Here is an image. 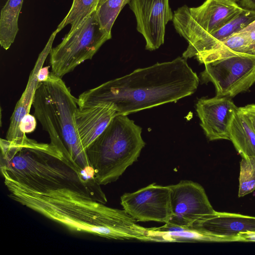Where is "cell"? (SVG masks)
I'll return each instance as SVG.
<instances>
[{"label":"cell","instance_id":"cell-1","mask_svg":"<svg viewBox=\"0 0 255 255\" xmlns=\"http://www.w3.org/2000/svg\"><path fill=\"white\" fill-rule=\"evenodd\" d=\"M0 146L4 180L34 192L69 189L97 202H107L101 185L75 162L68 151L27 136L17 142L1 138Z\"/></svg>","mask_w":255,"mask_h":255},{"label":"cell","instance_id":"cell-2","mask_svg":"<svg viewBox=\"0 0 255 255\" xmlns=\"http://www.w3.org/2000/svg\"><path fill=\"white\" fill-rule=\"evenodd\" d=\"M4 182L11 199L72 232L108 239L150 240V229L136 223L124 210L109 207L69 189L39 193Z\"/></svg>","mask_w":255,"mask_h":255},{"label":"cell","instance_id":"cell-3","mask_svg":"<svg viewBox=\"0 0 255 255\" xmlns=\"http://www.w3.org/2000/svg\"><path fill=\"white\" fill-rule=\"evenodd\" d=\"M199 82L187 59L178 57L89 89L79 96L77 104L83 108L112 103L118 115H128L189 96L196 91Z\"/></svg>","mask_w":255,"mask_h":255},{"label":"cell","instance_id":"cell-4","mask_svg":"<svg viewBox=\"0 0 255 255\" xmlns=\"http://www.w3.org/2000/svg\"><path fill=\"white\" fill-rule=\"evenodd\" d=\"M141 128L127 115H117L86 149L96 182H115L137 160L145 145Z\"/></svg>","mask_w":255,"mask_h":255},{"label":"cell","instance_id":"cell-5","mask_svg":"<svg viewBox=\"0 0 255 255\" xmlns=\"http://www.w3.org/2000/svg\"><path fill=\"white\" fill-rule=\"evenodd\" d=\"M111 37L102 28L96 11L93 12L52 48L49 54L51 72L62 78L85 61L92 59Z\"/></svg>","mask_w":255,"mask_h":255},{"label":"cell","instance_id":"cell-6","mask_svg":"<svg viewBox=\"0 0 255 255\" xmlns=\"http://www.w3.org/2000/svg\"><path fill=\"white\" fill-rule=\"evenodd\" d=\"M204 65L201 79L214 84L216 96L232 99L255 83V54L236 53Z\"/></svg>","mask_w":255,"mask_h":255},{"label":"cell","instance_id":"cell-7","mask_svg":"<svg viewBox=\"0 0 255 255\" xmlns=\"http://www.w3.org/2000/svg\"><path fill=\"white\" fill-rule=\"evenodd\" d=\"M55 104L64 144L75 162L84 170L94 176L77 131L75 114L78 108L77 98L71 94L61 78L50 72L44 82Z\"/></svg>","mask_w":255,"mask_h":255},{"label":"cell","instance_id":"cell-8","mask_svg":"<svg viewBox=\"0 0 255 255\" xmlns=\"http://www.w3.org/2000/svg\"><path fill=\"white\" fill-rule=\"evenodd\" d=\"M169 187L172 216L168 223L190 228L198 221L216 212L200 184L182 180Z\"/></svg>","mask_w":255,"mask_h":255},{"label":"cell","instance_id":"cell-9","mask_svg":"<svg viewBox=\"0 0 255 255\" xmlns=\"http://www.w3.org/2000/svg\"><path fill=\"white\" fill-rule=\"evenodd\" d=\"M125 210L136 222L168 223L172 216L169 186L153 183L121 197Z\"/></svg>","mask_w":255,"mask_h":255},{"label":"cell","instance_id":"cell-10","mask_svg":"<svg viewBox=\"0 0 255 255\" xmlns=\"http://www.w3.org/2000/svg\"><path fill=\"white\" fill-rule=\"evenodd\" d=\"M137 30L144 37L147 50L158 49L164 43L165 27L173 19L169 0H129Z\"/></svg>","mask_w":255,"mask_h":255},{"label":"cell","instance_id":"cell-11","mask_svg":"<svg viewBox=\"0 0 255 255\" xmlns=\"http://www.w3.org/2000/svg\"><path fill=\"white\" fill-rule=\"evenodd\" d=\"M238 108L228 97L215 96L198 101L196 111L200 125L209 140H230L229 127Z\"/></svg>","mask_w":255,"mask_h":255},{"label":"cell","instance_id":"cell-12","mask_svg":"<svg viewBox=\"0 0 255 255\" xmlns=\"http://www.w3.org/2000/svg\"><path fill=\"white\" fill-rule=\"evenodd\" d=\"M56 34L57 32L55 31L52 33L44 49L39 54L30 74L26 88L16 104L5 136V139L9 141H21L26 136V134L23 133L20 130V123L23 118L29 114L35 91L39 84L37 78L38 72L43 67L48 55L50 54Z\"/></svg>","mask_w":255,"mask_h":255},{"label":"cell","instance_id":"cell-13","mask_svg":"<svg viewBox=\"0 0 255 255\" xmlns=\"http://www.w3.org/2000/svg\"><path fill=\"white\" fill-rule=\"evenodd\" d=\"M190 229L215 236L235 238L239 242L240 233H255V217L216 211L196 222Z\"/></svg>","mask_w":255,"mask_h":255},{"label":"cell","instance_id":"cell-14","mask_svg":"<svg viewBox=\"0 0 255 255\" xmlns=\"http://www.w3.org/2000/svg\"><path fill=\"white\" fill-rule=\"evenodd\" d=\"M117 115L116 108L110 103L83 108L78 107L75 120L80 139L85 150Z\"/></svg>","mask_w":255,"mask_h":255},{"label":"cell","instance_id":"cell-15","mask_svg":"<svg viewBox=\"0 0 255 255\" xmlns=\"http://www.w3.org/2000/svg\"><path fill=\"white\" fill-rule=\"evenodd\" d=\"M255 20V11L243 8L242 10L221 28L198 41L189 44L183 52L185 59H196L215 49L221 42L241 31Z\"/></svg>","mask_w":255,"mask_h":255},{"label":"cell","instance_id":"cell-16","mask_svg":"<svg viewBox=\"0 0 255 255\" xmlns=\"http://www.w3.org/2000/svg\"><path fill=\"white\" fill-rule=\"evenodd\" d=\"M32 106L34 116L49 136L50 143L64 151H68L63 140L61 130L55 103L46 85L39 83L35 91Z\"/></svg>","mask_w":255,"mask_h":255},{"label":"cell","instance_id":"cell-17","mask_svg":"<svg viewBox=\"0 0 255 255\" xmlns=\"http://www.w3.org/2000/svg\"><path fill=\"white\" fill-rule=\"evenodd\" d=\"M230 140L242 158L255 156V130L248 116L238 107L229 127Z\"/></svg>","mask_w":255,"mask_h":255},{"label":"cell","instance_id":"cell-18","mask_svg":"<svg viewBox=\"0 0 255 255\" xmlns=\"http://www.w3.org/2000/svg\"><path fill=\"white\" fill-rule=\"evenodd\" d=\"M153 242H236L233 238L219 237L198 230L183 228L169 223L160 227L151 228Z\"/></svg>","mask_w":255,"mask_h":255},{"label":"cell","instance_id":"cell-19","mask_svg":"<svg viewBox=\"0 0 255 255\" xmlns=\"http://www.w3.org/2000/svg\"><path fill=\"white\" fill-rule=\"evenodd\" d=\"M23 0H7L1 10L0 44L5 50L13 43L18 31V19Z\"/></svg>","mask_w":255,"mask_h":255},{"label":"cell","instance_id":"cell-20","mask_svg":"<svg viewBox=\"0 0 255 255\" xmlns=\"http://www.w3.org/2000/svg\"><path fill=\"white\" fill-rule=\"evenodd\" d=\"M236 53L254 54L246 31L241 30L221 42L215 49L197 58L203 64Z\"/></svg>","mask_w":255,"mask_h":255},{"label":"cell","instance_id":"cell-21","mask_svg":"<svg viewBox=\"0 0 255 255\" xmlns=\"http://www.w3.org/2000/svg\"><path fill=\"white\" fill-rule=\"evenodd\" d=\"M100 1V0H73L69 11L56 29L57 32L67 25H71L70 30L76 28L96 10Z\"/></svg>","mask_w":255,"mask_h":255},{"label":"cell","instance_id":"cell-22","mask_svg":"<svg viewBox=\"0 0 255 255\" xmlns=\"http://www.w3.org/2000/svg\"><path fill=\"white\" fill-rule=\"evenodd\" d=\"M129 0H100L96 10L98 20L103 29L111 35L113 25L123 7Z\"/></svg>","mask_w":255,"mask_h":255},{"label":"cell","instance_id":"cell-23","mask_svg":"<svg viewBox=\"0 0 255 255\" xmlns=\"http://www.w3.org/2000/svg\"><path fill=\"white\" fill-rule=\"evenodd\" d=\"M238 196L244 197L255 190V156L242 158Z\"/></svg>","mask_w":255,"mask_h":255},{"label":"cell","instance_id":"cell-24","mask_svg":"<svg viewBox=\"0 0 255 255\" xmlns=\"http://www.w3.org/2000/svg\"><path fill=\"white\" fill-rule=\"evenodd\" d=\"M36 118L30 114L26 115L21 120L19 128L24 134L29 133L34 131L36 128Z\"/></svg>","mask_w":255,"mask_h":255},{"label":"cell","instance_id":"cell-25","mask_svg":"<svg viewBox=\"0 0 255 255\" xmlns=\"http://www.w3.org/2000/svg\"><path fill=\"white\" fill-rule=\"evenodd\" d=\"M241 30L247 32L249 39L250 48L253 53L255 54V20Z\"/></svg>","mask_w":255,"mask_h":255},{"label":"cell","instance_id":"cell-26","mask_svg":"<svg viewBox=\"0 0 255 255\" xmlns=\"http://www.w3.org/2000/svg\"><path fill=\"white\" fill-rule=\"evenodd\" d=\"M240 108L250 119L255 130V104L248 105Z\"/></svg>","mask_w":255,"mask_h":255},{"label":"cell","instance_id":"cell-27","mask_svg":"<svg viewBox=\"0 0 255 255\" xmlns=\"http://www.w3.org/2000/svg\"><path fill=\"white\" fill-rule=\"evenodd\" d=\"M49 66L42 67L39 70L37 78L39 83L45 82L48 78L49 74Z\"/></svg>","mask_w":255,"mask_h":255},{"label":"cell","instance_id":"cell-28","mask_svg":"<svg viewBox=\"0 0 255 255\" xmlns=\"http://www.w3.org/2000/svg\"><path fill=\"white\" fill-rule=\"evenodd\" d=\"M238 237L239 242H255V233L254 232L240 233Z\"/></svg>","mask_w":255,"mask_h":255},{"label":"cell","instance_id":"cell-29","mask_svg":"<svg viewBox=\"0 0 255 255\" xmlns=\"http://www.w3.org/2000/svg\"><path fill=\"white\" fill-rule=\"evenodd\" d=\"M238 4L243 8L255 11V0H241Z\"/></svg>","mask_w":255,"mask_h":255},{"label":"cell","instance_id":"cell-30","mask_svg":"<svg viewBox=\"0 0 255 255\" xmlns=\"http://www.w3.org/2000/svg\"><path fill=\"white\" fill-rule=\"evenodd\" d=\"M230 0L238 3L241 0Z\"/></svg>","mask_w":255,"mask_h":255}]
</instances>
